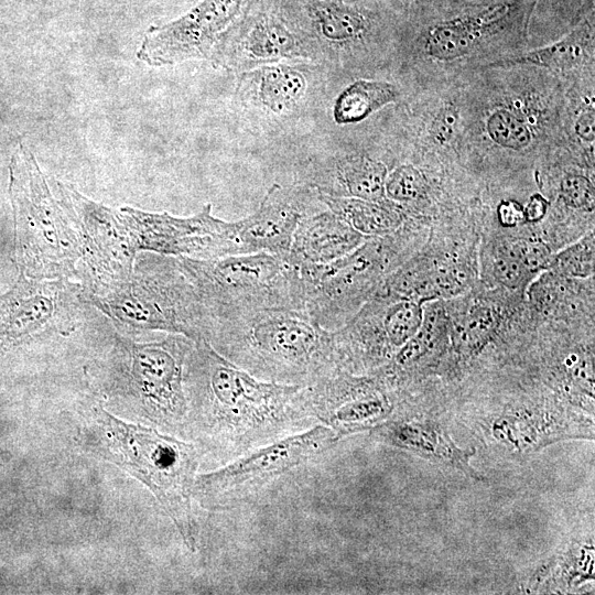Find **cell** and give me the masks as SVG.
I'll list each match as a JSON object with an SVG mask.
<instances>
[{
  "label": "cell",
  "mask_w": 595,
  "mask_h": 595,
  "mask_svg": "<svg viewBox=\"0 0 595 595\" xmlns=\"http://www.w3.org/2000/svg\"><path fill=\"white\" fill-rule=\"evenodd\" d=\"M370 436L376 442L411 453L433 464L453 468L475 482L486 480V477L470 464L475 448L459 447L447 430L436 421L391 414L370 430Z\"/></svg>",
  "instance_id": "2e32d148"
},
{
  "label": "cell",
  "mask_w": 595,
  "mask_h": 595,
  "mask_svg": "<svg viewBox=\"0 0 595 595\" xmlns=\"http://www.w3.org/2000/svg\"><path fill=\"white\" fill-rule=\"evenodd\" d=\"M397 88L386 82L359 79L337 97L333 116L339 125L355 123L397 100Z\"/></svg>",
  "instance_id": "d4e9b609"
},
{
  "label": "cell",
  "mask_w": 595,
  "mask_h": 595,
  "mask_svg": "<svg viewBox=\"0 0 595 595\" xmlns=\"http://www.w3.org/2000/svg\"><path fill=\"white\" fill-rule=\"evenodd\" d=\"M381 385L337 369L306 386L311 412L316 423L329 428L340 439L370 431L394 410Z\"/></svg>",
  "instance_id": "4fadbf2b"
},
{
  "label": "cell",
  "mask_w": 595,
  "mask_h": 595,
  "mask_svg": "<svg viewBox=\"0 0 595 595\" xmlns=\"http://www.w3.org/2000/svg\"><path fill=\"white\" fill-rule=\"evenodd\" d=\"M315 29L327 41L346 43L358 40L367 30V20L355 7L332 0H305Z\"/></svg>",
  "instance_id": "484cf974"
},
{
  "label": "cell",
  "mask_w": 595,
  "mask_h": 595,
  "mask_svg": "<svg viewBox=\"0 0 595 595\" xmlns=\"http://www.w3.org/2000/svg\"><path fill=\"white\" fill-rule=\"evenodd\" d=\"M549 202L541 194L530 196L526 206H523L524 220L537 223L541 220L548 210Z\"/></svg>",
  "instance_id": "f35d334b"
},
{
  "label": "cell",
  "mask_w": 595,
  "mask_h": 595,
  "mask_svg": "<svg viewBox=\"0 0 595 595\" xmlns=\"http://www.w3.org/2000/svg\"><path fill=\"white\" fill-rule=\"evenodd\" d=\"M425 181L423 174L412 164H401L388 172L385 197L392 203H408L421 197Z\"/></svg>",
  "instance_id": "1f68e13d"
},
{
  "label": "cell",
  "mask_w": 595,
  "mask_h": 595,
  "mask_svg": "<svg viewBox=\"0 0 595 595\" xmlns=\"http://www.w3.org/2000/svg\"><path fill=\"white\" fill-rule=\"evenodd\" d=\"M365 237L332 210H318L298 226L288 259L295 266L332 262L355 250Z\"/></svg>",
  "instance_id": "ac0fdd59"
},
{
  "label": "cell",
  "mask_w": 595,
  "mask_h": 595,
  "mask_svg": "<svg viewBox=\"0 0 595 595\" xmlns=\"http://www.w3.org/2000/svg\"><path fill=\"white\" fill-rule=\"evenodd\" d=\"M151 253L125 280L86 279L80 296L122 327L208 342L213 321L195 285L176 257Z\"/></svg>",
  "instance_id": "3957f363"
},
{
  "label": "cell",
  "mask_w": 595,
  "mask_h": 595,
  "mask_svg": "<svg viewBox=\"0 0 595 595\" xmlns=\"http://www.w3.org/2000/svg\"><path fill=\"white\" fill-rule=\"evenodd\" d=\"M251 1L203 0L177 20L149 29L137 56L151 66L194 58L215 63L227 30L245 17Z\"/></svg>",
  "instance_id": "9c48e42d"
},
{
  "label": "cell",
  "mask_w": 595,
  "mask_h": 595,
  "mask_svg": "<svg viewBox=\"0 0 595 595\" xmlns=\"http://www.w3.org/2000/svg\"><path fill=\"white\" fill-rule=\"evenodd\" d=\"M493 273L499 283L509 289L522 286L532 275L513 252L510 244L502 245L494 253Z\"/></svg>",
  "instance_id": "836d02e7"
},
{
  "label": "cell",
  "mask_w": 595,
  "mask_h": 595,
  "mask_svg": "<svg viewBox=\"0 0 595 595\" xmlns=\"http://www.w3.org/2000/svg\"><path fill=\"white\" fill-rule=\"evenodd\" d=\"M486 131L499 147L520 151L532 142V132L527 122L508 108H497L487 118Z\"/></svg>",
  "instance_id": "f1b7e54d"
},
{
  "label": "cell",
  "mask_w": 595,
  "mask_h": 595,
  "mask_svg": "<svg viewBox=\"0 0 595 595\" xmlns=\"http://www.w3.org/2000/svg\"><path fill=\"white\" fill-rule=\"evenodd\" d=\"M387 175L382 161L353 154L314 170L307 186L329 196L383 201Z\"/></svg>",
  "instance_id": "ffe728a7"
},
{
  "label": "cell",
  "mask_w": 595,
  "mask_h": 595,
  "mask_svg": "<svg viewBox=\"0 0 595 595\" xmlns=\"http://www.w3.org/2000/svg\"><path fill=\"white\" fill-rule=\"evenodd\" d=\"M563 202L575 209H593L595 202L594 184L582 174H569L560 184Z\"/></svg>",
  "instance_id": "e575fe53"
},
{
  "label": "cell",
  "mask_w": 595,
  "mask_h": 595,
  "mask_svg": "<svg viewBox=\"0 0 595 595\" xmlns=\"http://www.w3.org/2000/svg\"><path fill=\"white\" fill-rule=\"evenodd\" d=\"M208 343L264 381L309 386L338 369L333 331L304 309H264L216 321Z\"/></svg>",
  "instance_id": "7a4b0ae2"
},
{
  "label": "cell",
  "mask_w": 595,
  "mask_h": 595,
  "mask_svg": "<svg viewBox=\"0 0 595 595\" xmlns=\"http://www.w3.org/2000/svg\"><path fill=\"white\" fill-rule=\"evenodd\" d=\"M317 193V192H316ZM326 208L345 220L364 237H382L394 232L403 221L394 203L355 197H337L317 193Z\"/></svg>",
  "instance_id": "7402d4cb"
},
{
  "label": "cell",
  "mask_w": 595,
  "mask_h": 595,
  "mask_svg": "<svg viewBox=\"0 0 595 595\" xmlns=\"http://www.w3.org/2000/svg\"><path fill=\"white\" fill-rule=\"evenodd\" d=\"M497 216L505 227H515L526 221L523 206L513 199L502 201L497 207Z\"/></svg>",
  "instance_id": "8d00e7d4"
},
{
  "label": "cell",
  "mask_w": 595,
  "mask_h": 595,
  "mask_svg": "<svg viewBox=\"0 0 595 595\" xmlns=\"http://www.w3.org/2000/svg\"><path fill=\"white\" fill-rule=\"evenodd\" d=\"M247 75V83L253 87L256 100L274 113L292 109L306 90V78L296 67L263 65Z\"/></svg>",
  "instance_id": "603a6c76"
},
{
  "label": "cell",
  "mask_w": 595,
  "mask_h": 595,
  "mask_svg": "<svg viewBox=\"0 0 595 595\" xmlns=\"http://www.w3.org/2000/svg\"><path fill=\"white\" fill-rule=\"evenodd\" d=\"M60 201L74 220L89 275L96 281L129 278L138 248L120 210L97 204L75 190L57 183Z\"/></svg>",
  "instance_id": "7c38bea8"
},
{
  "label": "cell",
  "mask_w": 595,
  "mask_h": 595,
  "mask_svg": "<svg viewBox=\"0 0 595 595\" xmlns=\"http://www.w3.org/2000/svg\"><path fill=\"white\" fill-rule=\"evenodd\" d=\"M96 413L119 463L149 487L194 552L197 540L192 498L198 448L154 429L127 423L102 408Z\"/></svg>",
  "instance_id": "5b68a950"
},
{
  "label": "cell",
  "mask_w": 595,
  "mask_h": 595,
  "mask_svg": "<svg viewBox=\"0 0 595 595\" xmlns=\"http://www.w3.org/2000/svg\"><path fill=\"white\" fill-rule=\"evenodd\" d=\"M138 250L164 256L213 259L239 255L235 224L216 218L212 205L191 217L120 209Z\"/></svg>",
  "instance_id": "8fae6325"
},
{
  "label": "cell",
  "mask_w": 595,
  "mask_h": 595,
  "mask_svg": "<svg viewBox=\"0 0 595 595\" xmlns=\"http://www.w3.org/2000/svg\"><path fill=\"white\" fill-rule=\"evenodd\" d=\"M390 237H372L323 264H300L303 306L323 328L336 331L391 271L398 248Z\"/></svg>",
  "instance_id": "ba28073f"
},
{
  "label": "cell",
  "mask_w": 595,
  "mask_h": 595,
  "mask_svg": "<svg viewBox=\"0 0 595 595\" xmlns=\"http://www.w3.org/2000/svg\"><path fill=\"white\" fill-rule=\"evenodd\" d=\"M584 47V39L578 33L572 32L555 43L531 51L506 63L566 68L573 66L583 57Z\"/></svg>",
  "instance_id": "83f0119b"
},
{
  "label": "cell",
  "mask_w": 595,
  "mask_h": 595,
  "mask_svg": "<svg viewBox=\"0 0 595 595\" xmlns=\"http://www.w3.org/2000/svg\"><path fill=\"white\" fill-rule=\"evenodd\" d=\"M446 331V315L439 304L429 305L423 313L419 331L392 356L383 379L394 380L414 368L432 353Z\"/></svg>",
  "instance_id": "cb8c5ba5"
},
{
  "label": "cell",
  "mask_w": 595,
  "mask_h": 595,
  "mask_svg": "<svg viewBox=\"0 0 595 595\" xmlns=\"http://www.w3.org/2000/svg\"><path fill=\"white\" fill-rule=\"evenodd\" d=\"M339 440L329 428L315 424L197 476L193 498L210 511L236 508L269 483L322 455Z\"/></svg>",
  "instance_id": "52a82bcc"
},
{
  "label": "cell",
  "mask_w": 595,
  "mask_h": 595,
  "mask_svg": "<svg viewBox=\"0 0 595 595\" xmlns=\"http://www.w3.org/2000/svg\"><path fill=\"white\" fill-rule=\"evenodd\" d=\"M14 260L22 274L39 280L76 273L83 249L67 209L47 186L33 155L23 147L11 165Z\"/></svg>",
  "instance_id": "277c9868"
},
{
  "label": "cell",
  "mask_w": 595,
  "mask_h": 595,
  "mask_svg": "<svg viewBox=\"0 0 595 595\" xmlns=\"http://www.w3.org/2000/svg\"><path fill=\"white\" fill-rule=\"evenodd\" d=\"M433 298H451L462 293L469 283V273L463 266L451 261L430 262Z\"/></svg>",
  "instance_id": "d6a6232c"
},
{
  "label": "cell",
  "mask_w": 595,
  "mask_h": 595,
  "mask_svg": "<svg viewBox=\"0 0 595 595\" xmlns=\"http://www.w3.org/2000/svg\"><path fill=\"white\" fill-rule=\"evenodd\" d=\"M318 202L316 191L307 185L272 184L250 216L234 221L239 255L262 251L288 258L298 226L321 210L315 206Z\"/></svg>",
  "instance_id": "9a60e30c"
},
{
  "label": "cell",
  "mask_w": 595,
  "mask_h": 595,
  "mask_svg": "<svg viewBox=\"0 0 595 595\" xmlns=\"http://www.w3.org/2000/svg\"><path fill=\"white\" fill-rule=\"evenodd\" d=\"M582 423H573L563 415L541 409L507 410L486 424L489 437L511 453L530 454L555 442L584 437Z\"/></svg>",
  "instance_id": "e0dca14e"
},
{
  "label": "cell",
  "mask_w": 595,
  "mask_h": 595,
  "mask_svg": "<svg viewBox=\"0 0 595 595\" xmlns=\"http://www.w3.org/2000/svg\"><path fill=\"white\" fill-rule=\"evenodd\" d=\"M301 46L286 25L271 13H259L245 25L235 44L218 56L216 63L234 67L266 65L301 55Z\"/></svg>",
  "instance_id": "d6986e66"
},
{
  "label": "cell",
  "mask_w": 595,
  "mask_h": 595,
  "mask_svg": "<svg viewBox=\"0 0 595 595\" xmlns=\"http://www.w3.org/2000/svg\"><path fill=\"white\" fill-rule=\"evenodd\" d=\"M176 259L213 323L264 309H304L298 267L285 257L261 251Z\"/></svg>",
  "instance_id": "8992f818"
},
{
  "label": "cell",
  "mask_w": 595,
  "mask_h": 595,
  "mask_svg": "<svg viewBox=\"0 0 595 595\" xmlns=\"http://www.w3.org/2000/svg\"><path fill=\"white\" fill-rule=\"evenodd\" d=\"M595 267L594 234H587L578 241L552 257L549 269L565 278H588Z\"/></svg>",
  "instance_id": "4dcf8cb0"
},
{
  "label": "cell",
  "mask_w": 595,
  "mask_h": 595,
  "mask_svg": "<svg viewBox=\"0 0 595 595\" xmlns=\"http://www.w3.org/2000/svg\"><path fill=\"white\" fill-rule=\"evenodd\" d=\"M509 11L506 4L490 6L474 14L433 26L424 43L426 54L445 62L467 55L488 31L506 19Z\"/></svg>",
  "instance_id": "44dd1931"
},
{
  "label": "cell",
  "mask_w": 595,
  "mask_h": 595,
  "mask_svg": "<svg viewBox=\"0 0 595 595\" xmlns=\"http://www.w3.org/2000/svg\"><path fill=\"white\" fill-rule=\"evenodd\" d=\"M510 246L532 274L549 269L553 256L545 244L532 239H518L510 242Z\"/></svg>",
  "instance_id": "d590c367"
},
{
  "label": "cell",
  "mask_w": 595,
  "mask_h": 595,
  "mask_svg": "<svg viewBox=\"0 0 595 595\" xmlns=\"http://www.w3.org/2000/svg\"><path fill=\"white\" fill-rule=\"evenodd\" d=\"M184 387L206 448L223 464L318 424L306 386L258 379L206 340L193 342Z\"/></svg>",
  "instance_id": "6da1fadb"
},
{
  "label": "cell",
  "mask_w": 595,
  "mask_h": 595,
  "mask_svg": "<svg viewBox=\"0 0 595 595\" xmlns=\"http://www.w3.org/2000/svg\"><path fill=\"white\" fill-rule=\"evenodd\" d=\"M595 117H594V108H587L586 110L582 111L575 123L574 129L576 136L587 143H593L595 139Z\"/></svg>",
  "instance_id": "74e56055"
},
{
  "label": "cell",
  "mask_w": 595,
  "mask_h": 595,
  "mask_svg": "<svg viewBox=\"0 0 595 595\" xmlns=\"http://www.w3.org/2000/svg\"><path fill=\"white\" fill-rule=\"evenodd\" d=\"M496 325L497 317L491 307L474 305L454 328V343L457 349L465 353L479 350L493 336Z\"/></svg>",
  "instance_id": "4316f807"
},
{
  "label": "cell",
  "mask_w": 595,
  "mask_h": 595,
  "mask_svg": "<svg viewBox=\"0 0 595 595\" xmlns=\"http://www.w3.org/2000/svg\"><path fill=\"white\" fill-rule=\"evenodd\" d=\"M595 552L593 541L572 543L553 562L558 566V576L567 588L594 581Z\"/></svg>",
  "instance_id": "f546056e"
},
{
  "label": "cell",
  "mask_w": 595,
  "mask_h": 595,
  "mask_svg": "<svg viewBox=\"0 0 595 595\" xmlns=\"http://www.w3.org/2000/svg\"><path fill=\"white\" fill-rule=\"evenodd\" d=\"M192 345L193 340L178 334L160 342L121 343L131 389L169 426L181 424L188 412L184 370Z\"/></svg>",
  "instance_id": "30bf717a"
},
{
  "label": "cell",
  "mask_w": 595,
  "mask_h": 595,
  "mask_svg": "<svg viewBox=\"0 0 595 595\" xmlns=\"http://www.w3.org/2000/svg\"><path fill=\"white\" fill-rule=\"evenodd\" d=\"M67 279H26L0 296V345H9L43 333L66 332L71 325L75 294Z\"/></svg>",
  "instance_id": "5bb4252c"
}]
</instances>
